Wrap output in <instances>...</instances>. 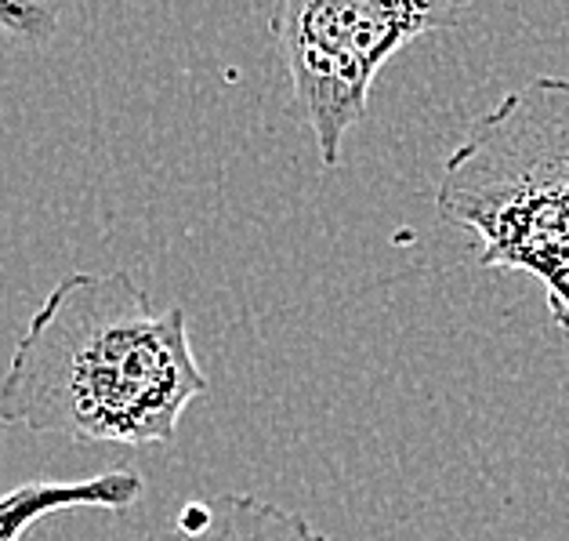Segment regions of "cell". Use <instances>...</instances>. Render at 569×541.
Segmentation results:
<instances>
[{
	"label": "cell",
	"instance_id": "6da1fadb",
	"mask_svg": "<svg viewBox=\"0 0 569 541\" xmlns=\"http://www.w3.org/2000/svg\"><path fill=\"white\" fill-rule=\"evenodd\" d=\"M207 393L186 309H152L131 273H69L16 342L0 422L77 443H171Z\"/></svg>",
	"mask_w": 569,
	"mask_h": 541
},
{
	"label": "cell",
	"instance_id": "7a4b0ae2",
	"mask_svg": "<svg viewBox=\"0 0 569 541\" xmlns=\"http://www.w3.org/2000/svg\"><path fill=\"white\" fill-rule=\"evenodd\" d=\"M436 207L482 266L537 276L569 331V77L508 91L442 164Z\"/></svg>",
	"mask_w": 569,
	"mask_h": 541
},
{
	"label": "cell",
	"instance_id": "3957f363",
	"mask_svg": "<svg viewBox=\"0 0 569 541\" xmlns=\"http://www.w3.org/2000/svg\"><path fill=\"white\" fill-rule=\"evenodd\" d=\"M471 0H272V37L323 168L370 109L381 66L425 33L453 30Z\"/></svg>",
	"mask_w": 569,
	"mask_h": 541
},
{
	"label": "cell",
	"instance_id": "277c9868",
	"mask_svg": "<svg viewBox=\"0 0 569 541\" xmlns=\"http://www.w3.org/2000/svg\"><path fill=\"white\" fill-rule=\"evenodd\" d=\"M142 541H330L323 531L283 505L254 494H218L207 502H186L168 527Z\"/></svg>",
	"mask_w": 569,
	"mask_h": 541
},
{
	"label": "cell",
	"instance_id": "5b68a950",
	"mask_svg": "<svg viewBox=\"0 0 569 541\" xmlns=\"http://www.w3.org/2000/svg\"><path fill=\"white\" fill-rule=\"evenodd\" d=\"M146 491V480L128 469H109L84 480H30L16 491L0 494V541H22V534L44 517L66 509H109L134 505Z\"/></svg>",
	"mask_w": 569,
	"mask_h": 541
}]
</instances>
